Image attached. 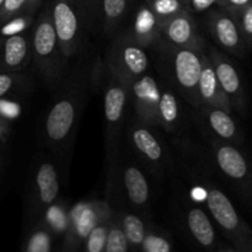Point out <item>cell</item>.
Instances as JSON below:
<instances>
[{
  "label": "cell",
  "mask_w": 252,
  "mask_h": 252,
  "mask_svg": "<svg viewBox=\"0 0 252 252\" xmlns=\"http://www.w3.org/2000/svg\"><path fill=\"white\" fill-rule=\"evenodd\" d=\"M91 70L88 64L80 65L64 83L47 112L44 138L52 150L66 152L71 147L86 101Z\"/></svg>",
  "instance_id": "1"
},
{
  "label": "cell",
  "mask_w": 252,
  "mask_h": 252,
  "mask_svg": "<svg viewBox=\"0 0 252 252\" xmlns=\"http://www.w3.org/2000/svg\"><path fill=\"white\" fill-rule=\"evenodd\" d=\"M32 61L47 88L56 89L65 78L68 59L57 37L48 4L34 20L31 32Z\"/></svg>",
  "instance_id": "2"
},
{
  "label": "cell",
  "mask_w": 252,
  "mask_h": 252,
  "mask_svg": "<svg viewBox=\"0 0 252 252\" xmlns=\"http://www.w3.org/2000/svg\"><path fill=\"white\" fill-rule=\"evenodd\" d=\"M154 48L159 54L160 68L172 88L189 103L198 108V80L202 70V61L206 53L191 48L172 46L160 39Z\"/></svg>",
  "instance_id": "3"
},
{
  "label": "cell",
  "mask_w": 252,
  "mask_h": 252,
  "mask_svg": "<svg viewBox=\"0 0 252 252\" xmlns=\"http://www.w3.org/2000/svg\"><path fill=\"white\" fill-rule=\"evenodd\" d=\"M107 79L103 89V115H105L106 165H107V189H112L117 176L118 149L123 123L129 103V86L118 76L106 70Z\"/></svg>",
  "instance_id": "4"
},
{
  "label": "cell",
  "mask_w": 252,
  "mask_h": 252,
  "mask_svg": "<svg viewBox=\"0 0 252 252\" xmlns=\"http://www.w3.org/2000/svg\"><path fill=\"white\" fill-rule=\"evenodd\" d=\"M49 11L57 37L65 58H75L83 48L88 30L85 15L79 0H49Z\"/></svg>",
  "instance_id": "5"
},
{
  "label": "cell",
  "mask_w": 252,
  "mask_h": 252,
  "mask_svg": "<svg viewBox=\"0 0 252 252\" xmlns=\"http://www.w3.org/2000/svg\"><path fill=\"white\" fill-rule=\"evenodd\" d=\"M149 68L147 49L130 37L127 31L113 38L106 53V70L111 71L128 86L144 75Z\"/></svg>",
  "instance_id": "6"
},
{
  "label": "cell",
  "mask_w": 252,
  "mask_h": 252,
  "mask_svg": "<svg viewBox=\"0 0 252 252\" xmlns=\"http://www.w3.org/2000/svg\"><path fill=\"white\" fill-rule=\"evenodd\" d=\"M152 126L135 118L128 130V138L133 149L154 174H162L167 164V155L161 140Z\"/></svg>",
  "instance_id": "7"
},
{
  "label": "cell",
  "mask_w": 252,
  "mask_h": 252,
  "mask_svg": "<svg viewBox=\"0 0 252 252\" xmlns=\"http://www.w3.org/2000/svg\"><path fill=\"white\" fill-rule=\"evenodd\" d=\"M207 30L221 49L240 58L245 57L248 46L233 15L221 7L208 10Z\"/></svg>",
  "instance_id": "8"
},
{
  "label": "cell",
  "mask_w": 252,
  "mask_h": 252,
  "mask_svg": "<svg viewBox=\"0 0 252 252\" xmlns=\"http://www.w3.org/2000/svg\"><path fill=\"white\" fill-rule=\"evenodd\" d=\"M160 36L162 41L182 48H191L201 53H206L207 44L193 14L189 9L175 15L171 19L160 24Z\"/></svg>",
  "instance_id": "9"
},
{
  "label": "cell",
  "mask_w": 252,
  "mask_h": 252,
  "mask_svg": "<svg viewBox=\"0 0 252 252\" xmlns=\"http://www.w3.org/2000/svg\"><path fill=\"white\" fill-rule=\"evenodd\" d=\"M160 90L154 76L145 73L133 80L129 85V102L132 103L138 121L152 127H159L158 106L160 100Z\"/></svg>",
  "instance_id": "10"
},
{
  "label": "cell",
  "mask_w": 252,
  "mask_h": 252,
  "mask_svg": "<svg viewBox=\"0 0 252 252\" xmlns=\"http://www.w3.org/2000/svg\"><path fill=\"white\" fill-rule=\"evenodd\" d=\"M208 57L213 64L214 71L217 74L221 89L228 96L230 105L234 110L244 113L246 110V96L243 80L236 66L214 47H208Z\"/></svg>",
  "instance_id": "11"
},
{
  "label": "cell",
  "mask_w": 252,
  "mask_h": 252,
  "mask_svg": "<svg viewBox=\"0 0 252 252\" xmlns=\"http://www.w3.org/2000/svg\"><path fill=\"white\" fill-rule=\"evenodd\" d=\"M59 177L54 165L49 161H41L34 169L30 187L29 199L34 211L46 212L49 206L58 199Z\"/></svg>",
  "instance_id": "12"
},
{
  "label": "cell",
  "mask_w": 252,
  "mask_h": 252,
  "mask_svg": "<svg viewBox=\"0 0 252 252\" xmlns=\"http://www.w3.org/2000/svg\"><path fill=\"white\" fill-rule=\"evenodd\" d=\"M31 61V33L0 36V73H20Z\"/></svg>",
  "instance_id": "13"
},
{
  "label": "cell",
  "mask_w": 252,
  "mask_h": 252,
  "mask_svg": "<svg viewBox=\"0 0 252 252\" xmlns=\"http://www.w3.org/2000/svg\"><path fill=\"white\" fill-rule=\"evenodd\" d=\"M211 149L217 166L228 179L239 184L248 181L250 176L249 162L233 143L214 138L211 142Z\"/></svg>",
  "instance_id": "14"
},
{
  "label": "cell",
  "mask_w": 252,
  "mask_h": 252,
  "mask_svg": "<svg viewBox=\"0 0 252 252\" xmlns=\"http://www.w3.org/2000/svg\"><path fill=\"white\" fill-rule=\"evenodd\" d=\"M160 20L149 9L144 1L137 6L132 16L129 30H127L133 39L140 46L147 48H154L161 39L160 36Z\"/></svg>",
  "instance_id": "15"
},
{
  "label": "cell",
  "mask_w": 252,
  "mask_h": 252,
  "mask_svg": "<svg viewBox=\"0 0 252 252\" xmlns=\"http://www.w3.org/2000/svg\"><path fill=\"white\" fill-rule=\"evenodd\" d=\"M198 97L201 106L223 108L230 113L233 111L230 101L219 84L213 64L207 53L204 54L202 61V70L198 80Z\"/></svg>",
  "instance_id": "16"
},
{
  "label": "cell",
  "mask_w": 252,
  "mask_h": 252,
  "mask_svg": "<svg viewBox=\"0 0 252 252\" xmlns=\"http://www.w3.org/2000/svg\"><path fill=\"white\" fill-rule=\"evenodd\" d=\"M112 213L108 201H89L76 204L69 213V223L74 233L80 238H88L90 231L101 219Z\"/></svg>",
  "instance_id": "17"
},
{
  "label": "cell",
  "mask_w": 252,
  "mask_h": 252,
  "mask_svg": "<svg viewBox=\"0 0 252 252\" xmlns=\"http://www.w3.org/2000/svg\"><path fill=\"white\" fill-rule=\"evenodd\" d=\"M206 201L209 212L221 228L228 231H235L240 228V217L223 191L217 187H208Z\"/></svg>",
  "instance_id": "18"
},
{
  "label": "cell",
  "mask_w": 252,
  "mask_h": 252,
  "mask_svg": "<svg viewBox=\"0 0 252 252\" xmlns=\"http://www.w3.org/2000/svg\"><path fill=\"white\" fill-rule=\"evenodd\" d=\"M199 112L206 125L212 130L216 138L229 143H236L240 139L238 125L235 123L231 113L223 108L212 106H199Z\"/></svg>",
  "instance_id": "19"
},
{
  "label": "cell",
  "mask_w": 252,
  "mask_h": 252,
  "mask_svg": "<svg viewBox=\"0 0 252 252\" xmlns=\"http://www.w3.org/2000/svg\"><path fill=\"white\" fill-rule=\"evenodd\" d=\"M121 182L128 201L134 207H145L150 198V187L144 172L134 164L125 166L121 171Z\"/></svg>",
  "instance_id": "20"
},
{
  "label": "cell",
  "mask_w": 252,
  "mask_h": 252,
  "mask_svg": "<svg viewBox=\"0 0 252 252\" xmlns=\"http://www.w3.org/2000/svg\"><path fill=\"white\" fill-rule=\"evenodd\" d=\"M132 0H101L100 24L107 37L115 36L129 14Z\"/></svg>",
  "instance_id": "21"
},
{
  "label": "cell",
  "mask_w": 252,
  "mask_h": 252,
  "mask_svg": "<svg viewBox=\"0 0 252 252\" xmlns=\"http://www.w3.org/2000/svg\"><path fill=\"white\" fill-rule=\"evenodd\" d=\"M158 116H159V127L164 128L167 132H176L180 126L181 113H180L177 96L170 89L161 88L160 90Z\"/></svg>",
  "instance_id": "22"
},
{
  "label": "cell",
  "mask_w": 252,
  "mask_h": 252,
  "mask_svg": "<svg viewBox=\"0 0 252 252\" xmlns=\"http://www.w3.org/2000/svg\"><path fill=\"white\" fill-rule=\"evenodd\" d=\"M187 225L197 241L203 246L213 245L216 234L208 216L201 208L193 207L187 213Z\"/></svg>",
  "instance_id": "23"
},
{
  "label": "cell",
  "mask_w": 252,
  "mask_h": 252,
  "mask_svg": "<svg viewBox=\"0 0 252 252\" xmlns=\"http://www.w3.org/2000/svg\"><path fill=\"white\" fill-rule=\"evenodd\" d=\"M43 0H4L0 11V26L17 16H34Z\"/></svg>",
  "instance_id": "24"
},
{
  "label": "cell",
  "mask_w": 252,
  "mask_h": 252,
  "mask_svg": "<svg viewBox=\"0 0 252 252\" xmlns=\"http://www.w3.org/2000/svg\"><path fill=\"white\" fill-rule=\"evenodd\" d=\"M144 2L154 12L160 22L166 21L175 15L187 10L186 2L182 0H144Z\"/></svg>",
  "instance_id": "25"
},
{
  "label": "cell",
  "mask_w": 252,
  "mask_h": 252,
  "mask_svg": "<svg viewBox=\"0 0 252 252\" xmlns=\"http://www.w3.org/2000/svg\"><path fill=\"white\" fill-rule=\"evenodd\" d=\"M121 225L125 231L128 244L142 245L147 233H145L144 223L139 217L133 213H125L121 218Z\"/></svg>",
  "instance_id": "26"
},
{
  "label": "cell",
  "mask_w": 252,
  "mask_h": 252,
  "mask_svg": "<svg viewBox=\"0 0 252 252\" xmlns=\"http://www.w3.org/2000/svg\"><path fill=\"white\" fill-rule=\"evenodd\" d=\"M112 224L108 228L107 239L105 244L106 252H127L128 250V240L125 235L121 221L117 220L116 216L112 214Z\"/></svg>",
  "instance_id": "27"
},
{
  "label": "cell",
  "mask_w": 252,
  "mask_h": 252,
  "mask_svg": "<svg viewBox=\"0 0 252 252\" xmlns=\"http://www.w3.org/2000/svg\"><path fill=\"white\" fill-rule=\"evenodd\" d=\"M111 217H112V213L101 219L100 223L90 231V234L88 235V241H86L88 252H102L105 250L106 239H107L108 228H110L108 223L111 220Z\"/></svg>",
  "instance_id": "28"
},
{
  "label": "cell",
  "mask_w": 252,
  "mask_h": 252,
  "mask_svg": "<svg viewBox=\"0 0 252 252\" xmlns=\"http://www.w3.org/2000/svg\"><path fill=\"white\" fill-rule=\"evenodd\" d=\"M29 86V78L20 73H0V98Z\"/></svg>",
  "instance_id": "29"
},
{
  "label": "cell",
  "mask_w": 252,
  "mask_h": 252,
  "mask_svg": "<svg viewBox=\"0 0 252 252\" xmlns=\"http://www.w3.org/2000/svg\"><path fill=\"white\" fill-rule=\"evenodd\" d=\"M46 220L47 223L53 228L54 230H64L69 224V214H66V211L61 206L54 202L52 206H49L46 209Z\"/></svg>",
  "instance_id": "30"
},
{
  "label": "cell",
  "mask_w": 252,
  "mask_h": 252,
  "mask_svg": "<svg viewBox=\"0 0 252 252\" xmlns=\"http://www.w3.org/2000/svg\"><path fill=\"white\" fill-rule=\"evenodd\" d=\"M33 17L34 16H31V15H25V16H17L9 20L0 26V36H11V34L27 32L29 27L33 25Z\"/></svg>",
  "instance_id": "31"
},
{
  "label": "cell",
  "mask_w": 252,
  "mask_h": 252,
  "mask_svg": "<svg viewBox=\"0 0 252 252\" xmlns=\"http://www.w3.org/2000/svg\"><path fill=\"white\" fill-rule=\"evenodd\" d=\"M27 252H51V236L44 229H37L27 241Z\"/></svg>",
  "instance_id": "32"
},
{
  "label": "cell",
  "mask_w": 252,
  "mask_h": 252,
  "mask_svg": "<svg viewBox=\"0 0 252 252\" xmlns=\"http://www.w3.org/2000/svg\"><path fill=\"white\" fill-rule=\"evenodd\" d=\"M236 21H238L240 31L243 33L245 43L248 48H252V2L249 4L248 6L244 7L240 12L235 16Z\"/></svg>",
  "instance_id": "33"
},
{
  "label": "cell",
  "mask_w": 252,
  "mask_h": 252,
  "mask_svg": "<svg viewBox=\"0 0 252 252\" xmlns=\"http://www.w3.org/2000/svg\"><path fill=\"white\" fill-rule=\"evenodd\" d=\"M85 15L88 30L94 29L101 20V0H79Z\"/></svg>",
  "instance_id": "34"
},
{
  "label": "cell",
  "mask_w": 252,
  "mask_h": 252,
  "mask_svg": "<svg viewBox=\"0 0 252 252\" xmlns=\"http://www.w3.org/2000/svg\"><path fill=\"white\" fill-rule=\"evenodd\" d=\"M143 249L145 252H170L171 246L170 243L165 238L155 234H148L145 235L143 241Z\"/></svg>",
  "instance_id": "35"
},
{
  "label": "cell",
  "mask_w": 252,
  "mask_h": 252,
  "mask_svg": "<svg viewBox=\"0 0 252 252\" xmlns=\"http://www.w3.org/2000/svg\"><path fill=\"white\" fill-rule=\"evenodd\" d=\"M20 115V105L12 101L4 100L0 98V118L9 122V121L14 120V118L19 117Z\"/></svg>",
  "instance_id": "36"
},
{
  "label": "cell",
  "mask_w": 252,
  "mask_h": 252,
  "mask_svg": "<svg viewBox=\"0 0 252 252\" xmlns=\"http://www.w3.org/2000/svg\"><path fill=\"white\" fill-rule=\"evenodd\" d=\"M251 2L252 0H218L217 5L235 17L244 7L248 6Z\"/></svg>",
  "instance_id": "37"
},
{
  "label": "cell",
  "mask_w": 252,
  "mask_h": 252,
  "mask_svg": "<svg viewBox=\"0 0 252 252\" xmlns=\"http://www.w3.org/2000/svg\"><path fill=\"white\" fill-rule=\"evenodd\" d=\"M218 0H187V9L193 12H206L217 5Z\"/></svg>",
  "instance_id": "38"
},
{
  "label": "cell",
  "mask_w": 252,
  "mask_h": 252,
  "mask_svg": "<svg viewBox=\"0 0 252 252\" xmlns=\"http://www.w3.org/2000/svg\"><path fill=\"white\" fill-rule=\"evenodd\" d=\"M7 133H9V122L0 118V140L4 139L7 135Z\"/></svg>",
  "instance_id": "39"
},
{
  "label": "cell",
  "mask_w": 252,
  "mask_h": 252,
  "mask_svg": "<svg viewBox=\"0 0 252 252\" xmlns=\"http://www.w3.org/2000/svg\"><path fill=\"white\" fill-rule=\"evenodd\" d=\"M1 167H2V157L0 154V171H1Z\"/></svg>",
  "instance_id": "40"
},
{
  "label": "cell",
  "mask_w": 252,
  "mask_h": 252,
  "mask_svg": "<svg viewBox=\"0 0 252 252\" xmlns=\"http://www.w3.org/2000/svg\"><path fill=\"white\" fill-rule=\"evenodd\" d=\"M2 4H4V0H0V11H1V7H2Z\"/></svg>",
  "instance_id": "41"
},
{
  "label": "cell",
  "mask_w": 252,
  "mask_h": 252,
  "mask_svg": "<svg viewBox=\"0 0 252 252\" xmlns=\"http://www.w3.org/2000/svg\"><path fill=\"white\" fill-rule=\"evenodd\" d=\"M182 1H185V2H186V1H187V0H182Z\"/></svg>",
  "instance_id": "42"
},
{
  "label": "cell",
  "mask_w": 252,
  "mask_h": 252,
  "mask_svg": "<svg viewBox=\"0 0 252 252\" xmlns=\"http://www.w3.org/2000/svg\"><path fill=\"white\" fill-rule=\"evenodd\" d=\"M230 252H234V251H230Z\"/></svg>",
  "instance_id": "43"
}]
</instances>
